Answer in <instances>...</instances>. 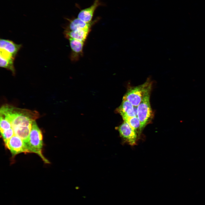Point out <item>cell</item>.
Here are the masks:
<instances>
[{
	"instance_id": "4",
	"label": "cell",
	"mask_w": 205,
	"mask_h": 205,
	"mask_svg": "<svg viewBox=\"0 0 205 205\" xmlns=\"http://www.w3.org/2000/svg\"><path fill=\"white\" fill-rule=\"evenodd\" d=\"M151 89L146 93L142 101L137 106V116L140 122V131L143 129L150 120L152 111L150 102Z\"/></svg>"
},
{
	"instance_id": "15",
	"label": "cell",
	"mask_w": 205,
	"mask_h": 205,
	"mask_svg": "<svg viewBox=\"0 0 205 205\" xmlns=\"http://www.w3.org/2000/svg\"><path fill=\"white\" fill-rule=\"evenodd\" d=\"M1 134L4 143L15 135L14 130L12 128L1 132Z\"/></svg>"
},
{
	"instance_id": "3",
	"label": "cell",
	"mask_w": 205,
	"mask_h": 205,
	"mask_svg": "<svg viewBox=\"0 0 205 205\" xmlns=\"http://www.w3.org/2000/svg\"><path fill=\"white\" fill-rule=\"evenodd\" d=\"M152 83L147 80L143 84L130 89L123 99L127 100L134 106H138L142 101L146 93L151 88Z\"/></svg>"
},
{
	"instance_id": "2",
	"label": "cell",
	"mask_w": 205,
	"mask_h": 205,
	"mask_svg": "<svg viewBox=\"0 0 205 205\" xmlns=\"http://www.w3.org/2000/svg\"><path fill=\"white\" fill-rule=\"evenodd\" d=\"M25 144L28 153H36L41 158L45 163H49L42 153V149L43 145L42 134L35 120L32 122L28 140Z\"/></svg>"
},
{
	"instance_id": "7",
	"label": "cell",
	"mask_w": 205,
	"mask_h": 205,
	"mask_svg": "<svg viewBox=\"0 0 205 205\" xmlns=\"http://www.w3.org/2000/svg\"><path fill=\"white\" fill-rule=\"evenodd\" d=\"M104 5V4L101 2L100 0H95L93 3L89 7L81 9L79 6L80 11L77 17L85 22H90L92 21L95 12L97 8L100 6Z\"/></svg>"
},
{
	"instance_id": "5",
	"label": "cell",
	"mask_w": 205,
	"mask_h": 205,
	"mask_svg": "<svg viewBox=\"0 0 205 205\" xmlns=\"http://www.w3.org/2000/svg\"><path fill=\"white\" fill-rule=\"evenodd\" d=\"M120 137L131 145L136 144L137 139L136 132L126 122H124L116 128Z\"/></svg>"
},
{
	"instance_id": "16",
	"label": "cell",
	"mask_w": 205,
	"mask_h": 205,
	"mask_svg": "<svg viewBox=\"0 0 205 205\" xmlns=\"http://www.w3.org/2000/svg\"><path fill=\"white\" fill-rule=\"evenodd\" d=\"M0 132L12 128L11 122L4 117L0 116Z\"/></svg>"
},
{
	"instance_id": "9",
	"label": "cell",
	"mask_w": 205,
	"mask_h": 205,
	"mask_svg": "<svg viewBox=\"0 0 205 205\" xmlns=\"http://www.w3.org/2000/svg\"><path fill=\"white\" fill-rule=\"evenodd\" d=\"M68 40L71 49L70 56L71 60L73 62L77 61L83 55L84 42L71 38Z\"/></svg>"
},
{
	"instance_id": "12",
	"label": "cell",
	"mask_w": 205,
	"mask_h": 205,
	"mask_svg": "<svg viewBox=\"0 0 205 205\" xmlns=\"http://www.w3.org/2000/svg\"><path fill=\"white\" fill-rule=\"evenodd\" d=\"M21 44H15L9 40L1 39L0 48L7 51L15 57L21 47Z\"/></svg>"
},
{
	"instance_id": "11",
	"label": "cell",
	"mask_w": 205,
	"mask_h": 205,
	"mask_svg": "<svg viewBox=\"0 0 205 205\" xmlns=\"http://www.w3.org/2000/svg\"><path fill=\"white\" fill-rule=\"evenodd\" d=\"M91 30V28H86L74 31L65 30L64 32V34L68 39H73L85 42Z\"/></svg>"
},
{
	"instance_id": "13",
	"label": "cell",
	"mask_w": 205,
	"mask_h": 205,
	"mask_svg": "<svg viewBox=\"0 0 205 205\" xmlns=\"http://www.w3.org/2000/svg\"><path fill=\"white\" fill-rule=\"evenodd\" d=\"M122 117L124 121L128 123L136 132L138 129L140 130V122L137 116H122Z\"/></svg>"
},
{
	"instance_id": "14",
	"label": "cell",
	"mask_w": 205,
	"mask_h": 205,
	"mask_svg": "<svg viewBox=\"0 0 205 205\" xmlns=\"http://www.w3.org/2000/svg\"><path fill=\"white\" fill-rule=\"evenodd\" d=\"M14 58H6L0 56V66L11 71L13 74L15 73L14 65Z\"/></svg>"
},
{
	"instance_id": "1",
	"label": "cell",
	"mask_w": 205,
	"mask_h": 205,
	"mask_svg": "<svg viewBox=\"0 0 205 205\" xmlns=\"http://www.w3.org/2000/svg\"><path fill=\"white\" fill-rule=\"evenodd\" d=\"M0 115L10 122L12 128L31 126L33 122L39 116L38 113L36 111L20 108L7 104L1 108Z\"/></svg>"
},
{
	"instance_id": "10",
	"label": "cell",
	"mask_w": 205,
	"mask_h": 205,
	"mask_svg": "<svg viewBox=\"0 0 205 205\" xmlns=\"http://www.w3.org/2000/svg\"><path fill=\"white\" fill-rule=\"evenodd\" d=\"M116 111L121 116H137V106H133L127 100L123 99L121 104L117 108Z\"/></svg>"
},
{
	"instance_id": "8",
	"label": "cell",
	"mask_w": 205,
	"mask_h": 205,
	"mask_svg": "<svg viewBox=\"0 0 205 205\" xmlns=\"http://www.w3.org/2000/svg\"><path fill=\"white\" fill-rule=\"evenodd\" d=\"M68 21V24L66 30L69 31H74L77 30L91 28V26L96 23L100 19L98 17L93 21L90 22H85L77 18L73 17L71 19L66 18Z\"/></svg>"
},
{
	"instance_id": "6",
	"label": "cell",
	"mask_w": 205,
	"mask_h": 205,
	"mask_svg": "<svg viewBox=\"0 0 205 205\" xmlns=\"http://www.w3.org/2000/svg\"><path fill=\"white\" fill-rule=\"evenodd\" d=\"M5 144L13 155L21 153H28L24 142L15 135L5 143Z\"/></svg>"
}]
</instances>
